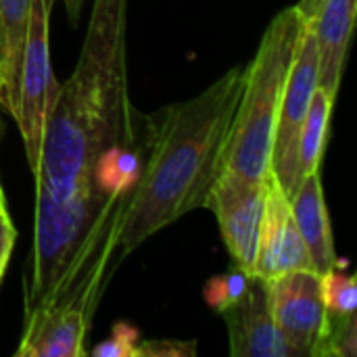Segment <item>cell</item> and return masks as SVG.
<instances>
[{
  "label": "cell",
  "mask_w": 357,
  "mask_h": 357,
  "mask_svg": "<svg viewBox=\"0 0 357 357\" xmlns=\"http://www.w3.org/2000/svg\"><path fill=\"white\" fill-rule=\"evenodd\" d=\"M128 0H94L71 77L50 105L36 174V222L25 314L73 261L119 222L140 176L149 115L134 109L126 73Z\"/></svg>",
  "instance_id": "6da1fadb"
},
{
  "label": "cell",
  "mask_w": 357,
  "mask_h": 357,
  "mask_svg": "<svg viewBox=\"0 0 357 357\" xmlns=\"http://www.w3.org/2000/svg\"><path fill=\"white\" fill-rule=\"evenodd\" d=\"M245 67L236 65L197 96L149 115L144 163L117 222V264L159 230L203 207L222 172Z\"/></svg>",
  "instance_id": "7a4b0ae2"
},
{
  "label": "cell",
  "mask_w": 357,
  "mask_h": 357,
  "mask_svg": "<svg viewBox=\"0 0 357 357\" xmlns=\"http://www.w3.org/2000/svg\"><path fill=\"white\" fill-rule=\"evenodd\" d=\"M303 27L305 19L297 6L280 10L270 21L253 61L245 67L243 92L224 149V172L251 182L268 180L280 100Z\"/></svg>",
  "instance_id": "3957f363"
},
{
  "label": "cell",
  "mask_w": 357,
  "mask_h": 357,
  "mask_svg": "<svg viewBox=\"0 0 357 357\" xmlns=\"http://www.w3.org/2000/svg\"><path fill=\"white\" fill-rule=\"evenodd\" d=\"M113 259L102 251L61 284L29 314L17 357H84L92 312L113 274Z\"/></svg>",
  "instance_id": "277c9868"
},
{
  "label": "cell",
  "mask_w": 357,
  "mask_h": 357,
  "mask_svg": "<svg viewBox=\"0 0 357 357\" xmlns=\"http://www.w3.org/2000/svg\"><path fill=\"white\" fill-rule=\"evenodd\" d=\"M48 21H50V2L31 0L23 65L19 77V109H17L15 123L23 138L27 163L33 178L40 165V149H42L46 117L59 88L54 73L50 69Z\"/></svg>",
  "instance_id": "5b68a950"
},
{
  "label": "cell",
  "mask_w": 357,
  "mask_h": 357,
  "mask_svg": "<svg viewBox=\"0 0 357 357\" xmlns=\"http://www.w3.org/2000/svg\"><path fill=\"white\" fill-rule=\"evenodd\" d=\"M316 88H318V44L312 23L305 21L297 46V54L280 100L272 155H270V176L276 180V184L282 188V192L289 199L299 186L297 144Z\"/></svg>",
  "instance_id": "8992f818"
},
{
  "label": "cell",
  "mask_w": 357,
  "mask_h": 357,
  "mask_svg": "<svg viewBox=\"0 0 357 357\" xmlns=\"http://www.w3.org/2000/svg\"><path fill=\"white\" fill-rule=\"evenodd\" d=\"M266 205V182H251L230 172H220L207 192V207L220 226L232 266L255 276V257Z\"/></svg>",
  "instance_id": "52a82bcc"
},
{
  "label": "cell",
  "mask_w": 357,
  "mask_h": 357,
  "mask_svg": "<svg viewBox=\"0 0 357 357\" xmlns=\"http://www.w3.org/2000/svg\"><path fill=\"white\" fill-rule=\"evenodd\" d=\"M268 301L274 324L295 357L310 356L326 316L322 276L314 270H295L268 280Z\"/></svg>",
  "instance_id": "ba28073f"
},
{
  "label": "cell",
  "mask_w": 357,
  "mask_h": 357,
  "mask_svg": "<svg viewBox=\"0 0 357 357\" xmlns=\"http://www.w3.org/2000/svg\"><path fill=\"white\" fill-rule=\"evenodd\" d=\"M295 270H314V266L301 232L295 224L291 199L282 192L276 180L268 176L264 220L253 274L268 282Z\"/></svg>",
  "instance_id": "9c48e42d"
},
{
  "label": "cell",
  "mask_w": 357,
  "mask_h": 357,
  "mask_svg": "<svg viewBox=\"0 0 357 357\" xmlns=\"http://www.w3.org/2000/svg\"><path fill=\"white\" fill-rule=\"evenodd\" d=\"M220 314L228 328L232 357H295L274 324L268 282L259 276H251L245 293Z\"/></svg>",
  "instance_id": "30bf717a"
},
{
  "label": "cell",
  "mask_w": 357,
  "mask_h": 357,
  "mask_svg": "<svg viewBox=\"0 0 357 357\" xmlns=\"http://www.w3.org/2000/svg\"><path fill=\"white\" fill-rule=\"evenodd\" d=\"M356 10L357 0H326L312 21L318 44V88L335 98L343 79Z\"/></svg>",
  "instance_id": "8fae6325"
},
{
  "label": "cell",
  "mask_w": 357,
  "mask_h": 357,
  "mask_svg": "<svg viewBox=\"0 0 357 357\" xmlns=\"http://www.w3.org/2000/svg\"><path fill=\"white\" fill-rule=\"evenodd\" d=\"M291 211L301 232V238L307 247L314 270L322 276L328 270L337 268L333 228H331L320 172L310 174L299 182L297 190L291 195Z\"/></svg>",
  "instance_id": "7c38bea8"
},
{
  "label": "cell",
  "mask_w": 357,
  "mask_h": 357,
  "mask_svg": "<svg viewBox=\"0 0 357 357\" xmlns=\"http://www.w3.org/2000/svg\"><path fill=\"white\" fill-rule=\"evenodd\" d=\"M31 0H0V107L15 119Z\"/></svg>",
  "instance_id": "4fadbf2b"
},
{
  "label": "cell",
  "mask_w": 357,
  "mask_h": 357,
  "mask_svg": "<svg viewBox=\"0 0 357 357\" xmlns=\"http://www.w3.org/2000/svg\"><path fill=\"white\" fill-rule=\"evenodd\" d=\"M333 107H335V96L324 92L322 88H316L314 98L310 102V111L305 115V121H303V128L299 134V144H297L299 182L303 178H307L310 174L320 172Z\"/></svg>",
  "instance_id": "5bb4252c"
},
{
  "label": "cell",
  "mask_w": 357,
  "mask_h": 357,
  "mask_svg": "<svg viewBox=\"0 0 357 357\" xmlns=\"http://www.w3.org/2000/svg\"><path fill=\"white\" fill-rule=\"evenodd\" d=\"M357 356V318L349 316H324L322 333L310 357H356Z\"/></svg>",
  "instance_id": "9a60e30c"
},
{
  "label": "cell",
  "mask_w": 357,
  "mask_h": 357,
  "mask_svg": "<svg viewBox=\"0 0 357 357\" xmlns=\"http://www.w3.org/2000/svg\"><path fill=\"white\" fill-rule=\"evenodd\" d=\"M322 299L326 316H349L357 312V284L351 274L337 268L322 274Z\"/></svg>",
  "instance_id": "2e32d148"
},
{
  "label": "cell",
  "mask_w": 357,
  "mask_h": 357,
  "mask_svg": "<svg viewBox=\"0 0 357 357\" xmlns=\"http://www.w3.org/2000/svg\"><path fill=\"white\" fill-rule=\"evenodd\" d=\"M249 280H251V274H247V272L232 266V270L228 274L213 278L205 287V299L215 312H222L245 293Z\"/></svg>",
  "instance_id": "e0dca14e"
},
{
  "label": "cell",
  "mask_w": 357,
  "mask_h": 357,
  "mask_svg": "<svg viewBox=\"0 0 357 357\" xmlns=\"http://www.w3.org/2000/svg\"><path fill=\"white\" fill-rule=\"evenodd\" d=\"M140 343V333L126 324V322H119L115 328H113V335L98 343L94 349H92V356L94 357H136V347Z\"/></svg>",
  "instance_id": "ac0fdd59"
},
{
  "label": "cell",
  "mask_w": 357,
  "mask_h": 357,
  "mask_svg": "<svg viewBox=\"0 0 357 357\" xmlns=\"http://www.w3.org/2000/svg\"><path fill=\"white\" fill-rule=\"evenodd\" d=\"M195 354V341H140L136 347V357H190Z\"/></svg>",
  "instance_id": "d6986e66"
},
{
  "label": "cell",
  "mask_w": 357,
  "mask_h": 357,
  "mask_svg": "<svg viewBox=\"0 0 357 357\" xmlns=\"http://www.w3.org/2000/svg\"><path fill=\"white\" fill-rule=\"evenodd\" d=\"M15 238H17V232H15V226L8 218V213H4L0 218V280H2V274L6 270V264L10 259V253H13V247H15Z\"/></svg>",
  "instance_id": "ffe728a7"
},
{
  "label": "cell",
  "mask_w": 357,
  "mask_h": 357,
  "mask_svg": "<svg viewBox=\"0 0 357 357\" xmlns=\"http://www.w3.org/2000/svg\"><path fill=\"white\" fill-rule=\"evenodd\" d=\"M324 2H326V0H299L295 6H297V10L301 13V17H303L307 23H312V21L318 17V13H320V8L324 6Z\"/></svg>",
  "instance_id": "44dd1931"
},
{
  "label": "cell",
  "mask_w": 357,
  "mask_h": 357,
  "mask_svg": "<svg viewBox=\"0 0 357 357\" xmlns=\"http://www.w3.org/2000/svg\"><path fill=\"white\" fill-rule=\"evenodd\" d=\"M4 213H8V211H6V201H4V192H2V186H0V218Z\"/></svg>",
  "instance_id": "7402d4cb"
},
{
  "label": "cell",
  "mask_w": 357,
  "mask_h": 357,
  "mask_svg": "<svg viewBox=\"0 0 357 357\" xmlns=\"http://www.w3.org/2000/svg\"><path fill=\"white\" fill-rule=\"evenodd\" d=\"M48 2H52V0H48ZM69 6L75 10V17H77V10H79V0H69Z\"/></svg>",
  "instance_id": "603a6c76"
}]
</instances>
